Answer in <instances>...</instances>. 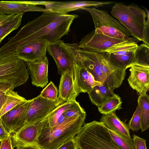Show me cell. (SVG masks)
<instances>
[{
    "mask_svg": "<svg viewBox=\"0 0 149 149\" xmlns=\"http://www.w3.org/2000/svg\"><path fill=\"white\" fill-rule=\"evenodd\" d=\"M78 95L74 86L73 68L66 71L61 75L56 107L63 103L76 101Z\"/></svg>",
    "mask_w": 149,
    "mask_h": 149,
    "instance_id": "2e32d148",
    "label": "cell"
},
{
    "mask_svg": "<svg viewBox=\"0 0 149 149\" xmlns=\"http://www.w3.org/2000/svg\"><path fill=\"white\" fill-rule=\"evenodd\" d=\"M141 116L140 106L138 104L136 109L128 125L129 129L137 131L141 129Z\"/></svg>",
    "mask_w": 149,
    "mask_h": 149,
    "instance_id": "d6a6232c",
    "label": "cell"
},
{
    "mask_svg": "<svg viewBox=\"0 0 149 149\" xmlns=\"http://www.w3.org/2000/svg\"><path fill=\"white\" fill-rule=\"evenodd\" d=\"M75 139L78 149H122L113 140L109 129L100 121L84 124Z\"/></svg>",
    "mask_w": 149,
    "mask_h": 149,
    "instance_id": "3957f363",
    "label": "cell"
},
{
    "mask_svg": "<svg viewBox=\"0 0 149 149\" xmlns=\"http://www.w3.org/2000/svg\"><path fill=\"white\" fill-rule=\"evenodd\" d=\"M29 11L42 12L52 11L42 8L19 3L18 1H0V13L5 15H18Z\"/></svg>",
    "mask_w": 149,
    "mask_h": 149,
    "instance_id": "ffe728a7",
    "label": "cell"
},
{
    "mask_svg": "<svg viewBox=\"0 0 149 149\" xmlns=\"http://www.w3.org/2000/svg\"><path fill=\"white\" fill-rule=\"evenodd\" d=\"M91 15L96 33L115 38H127L132 35L118 20L111 16L107 11L93 8H83Z\"/></svg>",
    "mask_w": 149,
    "mask_h": 149,
    "instance_id": "52a82bcc",
    "label": "cell"
},
{
    "mask_svg": "<svg viewBox=\"0 0 149 149\" xmlns=\"http://www.w3.org/2000/svg\"><path fill=\"white\" fill-rule=\"evenodd\" d=\"M40 95L44 98L57 102L58 100V91L54 83L50 81L42 90Z\"/></svg>",
    "mask_w": 149,
    "mask_h": 149,
    "instance_id": "1f68e13d",
    "label": "cell"
},
{
    "mask_svg": "<svg viewBox=\"0 0 149 149\" xmlns=\"http://www.w3.org/2000/svg\"><path fill=\"white\" fill-rule=\"evenodd\" d=\"M138 47L137 43L132 44L113 48L106 52L114 65L127 69L130 67L134 53Z\"/></svg>",
    "mask_w": 149,
    "mask_h": 149,
    "instance_id": "ac0fdd59",
    "label": "cell"
},
{
    "mask_svg": "<svg viewBox=\"0 0 149 149\" xmlns=\"http://www.w3.org/2000/svg\"><path fill=\"white\" fill-rule=\"evenodd\" d=\"M132 143L134 149H147L146 141L135 134L132 135Z\"/></svg>",
    "mask_w": 149,
    "mask_h": 149,
    "instance_id": "836d02e7",
    "label": "cell"
},
{
    "mask_svg": "<svg viewBox=\"0 0 149 149\" xmlns=\"http://www.w3.org/2000/svg\"><path fill=\"white\" fill-rule=\"evenodd\" d=\"M138 42V41L133 38H113L97 33L93 30L83 37L78 45L80 48L86 50L106 52L113 48Z\"/></svg>",
    "mask_w": 149,
    "mask_h": 149,
    "instance_id": "ba28073f",
    "label": "cell"
},
{
    "mask_svg": "<svg viewBox=\"0 0 149 149\" xmlns=\"http://www.w3.org/2000/svg\"><path fill=\"white\" fill-rule=\"evenodd\" d=\"M56 101L43 98L40 95L31 99L26 115L25 124L47 116L56 108Z\"/></svg>",
    "mask_w": 149,
    "mask_h": 149,
    "instance_id": "7c38bea8",
    "label": "cell"
},
{
    "mask_svg": "<svg viewBox=\"0 0 149 149\" xmlns=\"http://www.w3.org/2000/svg\"><path fill=\"white\" fill-rule=\"evenodd\" d=\"M32 84L37 87L43 88L48 82V61L47 57L38 62H25Z\"/></svg>",
    "mask_w": 149,
    "mask_h": 149,
    "instance_id": "d6986e66",
    "label": "cell"
},
{
    "mask_svg": "<svg viewBox=\"0 0 149 149\" xmlns=\"http://www.w3.org/2000/svg\"><path fill=\"white\" fill-rule=\"evenodd\" d=\"M1 142H0V145H1Z\"/></svg>",
    "mask_w": 149,
    "mask_h": 149,
    "instance_id": "60d3db41",
    "label": "cell"
},
{
    "mask_svg": "<svg viewBox=\"0 0 149 149\" xmlns=\"http://www.w3.org/2000/svg\"><path fill=\"white\" fill-rule=\"evenodd\" d=\"M19 3L26 4L29 5L36 6L38 5H44L50 3L51 1H18Z\"/></svg>",
    "mask_w": 149,
    "mask_h": 149,
    "instance_id": "74e56055",
    "label": "cell"
},
{
    "mask_svg": "<svg viewBox=\"0 0 149 149\" xmlns=\"http://www.w3.org/2000/svg\"><path fill=\"white\" fill-rule=\"evenodd\" d=\"M74 44L65 43L63 40H60L49 43L47 46V52L55 61L58 73L61 75L66 71L73 68L75 61Z\"/></svg>",
    "mask_w": 149,
    "mask_h": 149,
    "instance_id": "30bf717a",
    "label": "cell"
},
{
    "mask_svg": "<svg viewBox=\"0 0 149 149\" xmlns=\"http://www.w3.org/2000/svg\"><path fill=\"white\" fill-rule=\"evenodd\" d=\"M130 68L127 79L130 86L140 95L146 94L149 89V66L134 65Z\"/></svg>",
    "mask_w": 149,
    "mask_h": 149,
    "instance_id": "5bb4252c",
    "label": "cell"
},
{
    "mask_svg": "<svg viewBox=\"0 0 149 149\" xmlns=\"http://www.w3.org/2000/svg\"><path fill=\"white\" fill-rule=\"evenodd\" d=\"M13 89L10 88L6 92V100L0 110V118L13 108L28 100L14 91Z\"/></svg>",
    "mask_w": 149,
    "mask_h": 149,
    "instance_id": "d4e9b609",
    "label": "cell"
},
{
    "mask_svg": "<svg viewBox=\"0 0 149 149\" xmlns=\"http://www.w3.org/2000/svg\"><path fill=\"white\" fill-rule=\"evenodd\" d=\"M134 65L149 66V46L144 43L138 45L130 67Z\"/></svg>",
    "mask_w": 149,
    "mask_h": 149,
    "instance_id": "83f0119b",
    "label": "cell"
},
{
    "mask_svg": "<svg viewBox=\"0 0 149 149\" xmlns=\"http://www.w3.org/2000/svg\"><path fill=\"white\" fill-rule=\"evenodd\" d=\"M56 149H78L75 137L64 143Z\"/></svg>",
    "mask_w": 149,
    "mask_h": 149,
    "instance_id": "e575fe53",
    "label": "cell"
},
{
    "mask_svg": "<svg viewBox=\"0 0 149 149\" xmlns=\"http://www.w3.org/2000/svg\"><path fill=\"white\" fill-rule=\"evenodd\" d=\"M10 134L6 131L0 120V142Z\"/></svg>",
    "mask_w": 149,
    "mask_h": 149,
    "instance_id": "f35d334b",
    "label": "cell"
},
{
    "mask_svg": "<svg viewBox=\"0 0 149 149\" xmlns=\"http://www.w3.org/2000/svg\"><path fill=\"white\" fill-rule=\"evenodd\" d=\"M73 102L63 103L56 107L49 114L43 127H52L74 119H67L64 113Z\"/></svg>",
    "mask_w": 149,
    "mask_h": 149,
    "instance_id": "603a6c76",
    "label": "cell"
},
{
    "mask_svg": "<svg viewBox=\"0 0 149 149\" xmlns=\"http://www.w3.org/2000/svg\"><path fill=\"white\" fill-rule=\"evenodd\" d=\"M11 88H13L8 84L0 83V95L6 92L8 89Z\"/></svg>",
    "mask_w": 149,
    "mask_h": 149,
    "instance_id": "ab89813d",
    "label": "cell"
},
{
    "mask_svg": "<svg viewBox=\"0 0 149 149\" xmlns=\"http://www.w3.org/2000/svg\"><path fill=\"white\" fill-rule=\"evenodd\" d=\"M1 142L0 149H13L12 145L10 134Z\"/></svg>",
    "mask_w": 149,
    "mask_h": 149,
    "instance_id": "8d00e7d4",
    "label": "cell"
},
{
    "mask_svg": "<svg viewBox=\"0 0 149 149\" xmlns=\"http://www.w3.org/2000/svg\"><path fill=\"white\" fill-rule=\"evenodd\" d=\"M122 102L120 97L117 94L107 99L102 105L98 107L99 112L102 114L106 115L116 112V110L121 109Z\"/></svg>",
    "mask_w": 149,
    "mask_h": 149,
    "instance_id": "4316f807",
    "label": "cell"
},
{
    "mask_svg": "<svg viewBox=\"0 0 149 149\" xmlns=\"http://www.w3.org/2000/svg\"><path fill=\"white\" fill-rule=\"evenodd\" d=\"M149 97L146 93L140 95L138 103L141 109V129L142 132L147 130L149 126Z\"/></svg>",
    "mask_w": 149,
    "mask_h": 149,
    "instance_id": "484cf974",
    "label": "cell"
},
{
    "mask_svg": "<svg viewBox=\"0 0 149 149\" xmlns=\"http://www.w3.org/2000/svg\"><path fill=\"white\" fill-rule=\"evenodd\" d=\"M73 75L74 88L78 95L81 93H88L94 86L102 83L95 81L91 73L75 61L73 65Z\"/></svg>",
    "mask_w": 149,
    "mask_h": 149,
    "instance_id": "e0dca14e",
    "label": "cell"
},
{
    "mask_svg": "<svg viewBox=\"0 0 149 149\" xmlns=\"http://www.w3.org/2000/svg\"><path fill=\"white\" fill-rule=\"evenodd\" d=\"M88 94L92 103L98 107L115 93L113 90L101 83L94 86Z\"/></svg>",
    "mask_w": 149,
    "mask_h": 149,
    "instance_id": "cb8c5ba5",
    "label": "cell"
},
{
    "mask_svg": "<svg viewBox=\"0 0 149 149\" xmlns=\"http://www.w3.org/2000/svg\"><path fill=\"white\" fill-rule=\"evenodd\" d=\"M79 51L93 61L97 67L107 76L104 85L113 91L122 84L126 76L127 69L114 65L107 52H91L80 48Z\"/></svg>",
    "mask_w": 149,
    "mask_h": 149,
    "instance_id": "8992f818",
    "label": "cell"
},
{
    "mask_svg": "<svg viewBox=\"0 0 149 149\" xmlns=\"http://www.w3.org/2000/svg\"><path fill=\"white\" fill-rule=\"evenodd\" d=\"M78 17L75 14L43 12L8 38L4 45L5 48L8 52L13 53L24 45L38 40H45L49 43L54 42L68 35L73 20Z\"/></svg>",
    "mask_w": 149,
    "mask_h": 149,
    "instance_id": "6da1fadb",
    "label": "cell"
},
{
    "mask_svg": "<svg viewBox=\"0 0 149 149\" xmlns=\"http://www.w3.org/2000/svg\"><path fill=\"white\" fill-rule=\"evenodd\" d=\"M74 51L75 62L85 68L91 73L96 81L104 84L107 76L97 67L94 62L89 58L80 52L78 44L75 43Z\"/></svg>",
    "mask_w": 149,
    "mask_h": 149,
    "instance_id": "44dd1931",
    "label": "cell"
},
{
    "mask_svg": "<svg viewBox=\"0 0 149 149\" xmlns=\"http://www.w3.org/2000/svg\"><path fill=\"white\" fill-rule=\"evenodd\" d=\"M113 140L122 149H134L132 138H128L109 130Z\"/></svg>",
    "mask_w": 149,
    "mask_h": 149,
    "instance_id": "f546056e",
    "label": "cell"
},
{
    "mask_svg": "<svg viewBox=\"0 0 149 149\" xmlns=\"http://www.w3.org/2000/svg\"><path fill=\"white\" fill-rule=\"evenodd\" d=\"M100 121L109 130L127 138H131L128 125L119 119L115 112L102 114Z\"/></svg>",
    "mask_w": 149,
    "mask_h": 149,
    "instance_id": "7402d4cb",
    "label": "cell"
},
{
    "mask_svg": "<svg viewBox=\"0 0 149 149\" xmlns=\"http://www.w3.org/2000/svg\"><path fill=\"white\" fill-rule=\"evenodd\" d=\"M31 99L11 109L0 118L4 127L9 134L24 125L26 113Z\"/></svg>",
    "mask_w": 149,
    "mask_h": 149,
    "instance_id": "8fae6325",
    "label": "cell"
},
{
    "mask_svg": "<svg viewBox=\"0 0 149 149\" xmlns=\"http://www.w3.org/2000/svg\"><path fill=\"white\" fill-rule=\"evenodd\" d=\"M135 4L116 3L111 13L138 41L149 46V13Z\"/></svg>",
    "mask_w": 149,
    "mask_h": 149,
    "instance_id": "7a4b0ae2",
    "label": "cell"
},
{
    "mask_svg": "<svg viewBox=\"0 0 149 149\" xmlns=\"http://www.w3.org/2000/svg\"><path fill=\"white\" fill-rule=\"evenodd\" d=\"M29 73L25 61L18 58L15 52L0 54V83L13 88L25 83Z\"/></svg>",
    "mask_w": 149,
    "mask_h": 149,
    "instance_id": "5b68a950",
    "label": "cell"
},
{
    "mask_svg": "<svg viewBox=\"0 0 149 149\" xmlns=\"http://www.w3.org/2000/svg\"><path fill=\"white\" fill-rule=\"evenodd\" d=\"M49 43L47 40L37 41L22 46L15 52L17 57L25 62H36L43 61L46 56Z\"/></svg>",
    "mask_w": 149,
    "mask_h": 149,
    "instance_id": "4fadbf2b",
    "label": "cell"
},
{
    "mask_svg": "<svg viewBox=\"0 0 149 149\" xmlns=\"http://www.w3.org/2000/svg\"><path fill=\"white\" fill-rule=\"evenodd\" d=\"M18 15H8L0 13V27L13 20Z\"/></svg>",
    "mask_w": 149,
    "mask_h": 149,
    "instance_id": "d590c367",
    "label": "cell"
},
{
    "mask_svg": "<svg viewBox=\"0 0 149 149\" xmlns=\"http://www.w3.org/2000/svg\"><path fill=\"white\" fill-rule=\"evenodd\" d=\"M65 117L68 120L75 119L86 114L84 110L78 102L75 101L64 112Z\"/></svg>",
    "mask_w": 149,
    "mask_h": 149,
    "instance_id": "4dcf8cb0",
    "label": "cell"
},
{
    "mask_svg": "<svg viewBox=\"0 0 149 149\" xmlns=\"http://www.w3.org/2000/svg\"><path fill=\"white\" fill-rule=\"evenodd\" d=\"M23 13L19 14L13 20L0 27V44L9 34L17 29L21 24Z\"/></svg>",
    "mask_w": 149,
    "mask_h": 149,
    "instance_id": "f1b7e54d",
    "label": "cell"
},
{
    "mask_svg": "<svg viewBox=\"0 0 149 149\" xmlns=\"http://www.w3.org/2000/svg\"><path fill=\"white\" fill-rule=\"evenodd\" d=\"M49 114L46 117L26 123L10 136L13 148L16 149H41L38 141L39 136Z\"/></svg>",
    "mask_w": 149,
    "mask_h": 149,
    "instance_id": "9c48e42d",
    "label": "cell"
},
{
    "mask_svg": "<svg viewBox=\"0 0 149 149\" xmlns=\"http://www.w3.org/2000/svg\"><path fill=\"white\" fill-rule=\"evenodd\" d=\"M112 1H70L51 2L45 6V8L52 11L63 14L83 8L94 6L96 7L102 6L112 3Z\"/></svg>",
    "mask_w": 149,
    "mask_h": 149,
    "instance_id": "9a60e30c",
    "label": "cell"
},
{
    "mask_svg": "<svg viewBox=\"0 0 149 149\" xmlns=\"http://www.w3.org/2000/svg\"><path fill=\"white\" fill-rule=\"evenodd\" d=\"M86 114L52 127H43L38 143L41 149H56L76 136L84 125Z\"/></svg>",
    "mask_w": 149,
    "mask_h": 149,
    "instance_id": "277c9868",
    "label": "cell"
}]
</instances>
